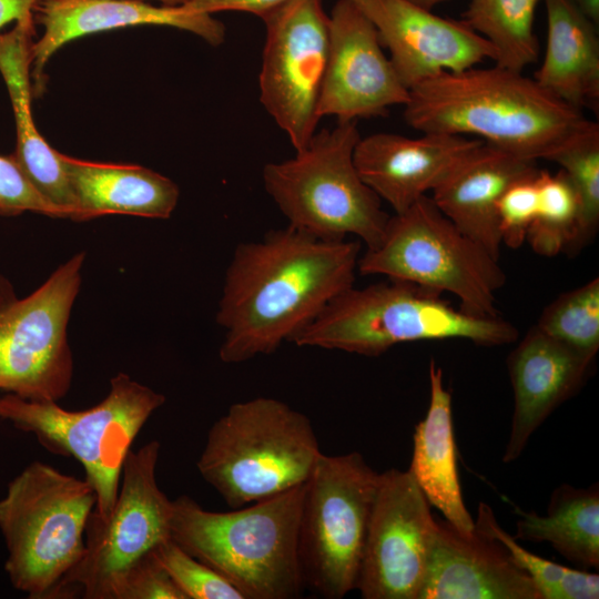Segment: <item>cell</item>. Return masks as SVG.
Here are the masks:
<instances>
[{"label": "cell", "mask_w": 599, "mask_h": 599, "mask_svg": "<svg viewBox=\"0 0 599 599\" xmlns=\"http://www.w3.org/2000/svg\"><path fill=\"white\" fill-rule=\"evenodd\" d=\"M358 240L325 241L290 225L235 247L216 322L219 356L238 364L274 353L354 286Z\"/></svg>", "instance_id": "1"}, {"label": "cell", "mask_w": 599, "mask_h": 599, "mask_svg": "<svg viewBox=\"0 0 599 599\" xmlns=\"http://www.w3.org/2000/svg\"><path fill=\"white\" fill-rule=\"evenodd\" d=\"M404 118L420 132L475 138L534 161L550 160L591 122L534 78L496 64L418 83L409 90Z\"/></svg>", "instance_id": "2"}, {"label": "cell", "mask_w": 599, "mask_h": 599, "mask_svg": "<svg viewBox=\"0 0 599 599\" xmlns=\"http://www.w3.org/2000/svg\"><path fill=\"white\" fill-rule=\"evenodd\" d=\"M305 484L236 510L216 512L191 497L172 500L171 538L245 599H293L304 581L298 527Z\"/></svg>", "instance_id": "3"}, {"label": "cell", "mask_w": 599, "mask_h": 599, "mask_svg": "<svg viewBox=\"0 0 599 599\" xmlns=\"http://www.w3.org/2000/svg\"><path fill=\"white\" fill-rule=\"evenodd\" d=\"M517 338V327L499 316L467 314L444 301L437 291L388 278L342 293L293 343L379 356L407 342L465 339L480 346H501Z\"/></svg>", "instance_id": "4"}, {"label": "cell", "mask_w": 599, "mask_h": 599, "mask_svg": "<svg viewBox=\"0 0 599 599\" xmlns=\"http://www.w3.org/2000/svg\"><path fill=\"white\" fill-rule=\"evenodd\" d=\"M322 451L309 418L286 403L255 397L211 426L197 470L232 508L298 487Z\"/></svg>", "instance_id": "5"}, {"label": "cell", "mask_w": 599, "mask_h": 599, "mask_svg": "<svg viewBox=\"0 0 599 599\" xmlns=\"http://www.w3.org/2000/svg\"><path fill=\"white\" fill-rule=\"evenodd\" d=\"M97 494L84 478L33 461L0 498V531L12 587L31 599L57 598L85 550V527Z\"/></svg>", "instance_id": "6"}, {"label": "cell", "mask_w": 599, "mask_h": 599, "mask_svg": "<svg viewBox=\"0 0 599 599\" xmlns=\"http://www.w3.org/2000/svg\"><path fill=\"white\" fill-rule=\"evenodd\" d=\"M359 139L357 121H338L294 158L264 166V187L290 226L325 241L353 235L367 250L379 243L389 215L354 164Z\"/></svg>", "instance_id": "7"}, {"label": "cell", "mask_w": 599, "mask_h": 599, "mask_svg": "<svg viewBox=\"0 0 599 599\" xmlns=\"http://www.w3.org/2000/svg\"><path fill=\"white\" fill-rule=\"evenodd\" d=\"M165 396L118 373L99 404L68 410L58 402H35L12 394L0 396V419L34 435L49 451L75 458L97 494L94 512L105 519L112 511L124 459L150 416Z\"/></svg>", "instance_id": "8"}, {"label": "cell", "mask_w": 599, "mask_h": 599, "mask_svg": "<svg viewBox=\"0 0 599 599\" xmlns=\"http://www.w3.org/2000/svg\"><path fill=\"white\" fill-rule=\"evenodd\" d=\"M357 270L412 282L459 300L474 316H499L496 293L506 274L479 243L464 234L425 195L399 214L389 216L379 243L359 256Z\"/></svg>", "instance_id": "9"}, {"label": "cell", "mask_w": 599, "mask_h": 599, "mask_svg": "<svg viewBox=\"0 0 599 599\" xmlns=\"http://www.w3.org/2000/svg\"><path fill=\"white\" fill-rule=\"evenodd\" d=\"M379 473L358 451L322 453L305 491L298 527L304 586L327 599L356 589Z\"/></svg>", "instance_id": "10"}, {"label": "cell", "mask_w": 599, "mask_h": 599, "mask_svg": "<svg viewBox=\"0 0 599 599\" xmlns=\"http://www.w3.org/2000/svg\"><path fill=\"white\" fill-rule=\"evenodd\" d=\"M84 260V252L74 254L22 298L0 274V392L35 402H59L68 394L73 376L68 323Z\"/></svg>", "instance_id": "11"}, {"label": "cell", "mask_w": 599, "mask_h": 599, "mask_svg": "<svg viewBox=\"0 0 599 599\" xmlns=\"http://www.w3.org/2000/svg\"><path fill=\"white\" fill-rule=\"evenodd\" d=\"M160 447L151 440L129 450L114 507L105 519L91 512L84 555L57 598L78 592L85 599H118L132 566L171 538L172 500L156 481Z\"/></svg>", "instance_id": "12"}, {"label": "cell", "mask_w": 599, "mask_h": 599, "mask_svg": "<svg viewBox=\"0 0 599 599\" xmlns=\"http://www.w3.org/2000/svg\"><path fill=\"white\" fill-rule=\"evenodd\" d=\"M266 39L260 99L296 152L315 134L329 49L322 0H288L262 19Z\"/></svg>", "instance_id": "13"}, {"label": "cell", "mask_w": 599, "mask_h": 599, "mask_svg": "<svg viewBox=\"0 0 599 599\" xmlns=\"http://www.w3.org/2000/svg\"><path fill=\"white\" fill-rule=\"evenodd\" d=\"M436 527L408 470L379 473L356 589L364 599H418Z\"/></svg>", "instance_id": "14"}, {"label": "cell", "mask_w": 599, "mask_h": 599, "mask_svg": "<svg viewBox=\"0 0 599 599\" xmlns=\"http://www.w3.org/2000/svg\"><path fill=\"white\" fill-rule=\"evenodd\" d=\"M328 16L329 49L319 118L357 121L405 105L409 90L386 57L369 19L351 0H337Z\"/></svg>", "instance_id": "15"}, {"label": "cell", "mask_w": 599, "mask_h": 599, "mask_svg": "<svg viewBox=\"0 0 599 599\" xmlns=\"http://www.w3.org/2000/svg\"><path fill=\"white\" fill-rule=\"evenodd\" d=\"M374 24L403 84L410 90L443 72L495 60L491 44L464 20L439 17L408 0H351Z\"/></svg>", "instance_id": "16"}, {"label": "cell", "mask_w": 599, "mask_h": 599, "mask_svg": "<svg viewBox=\"0 0 599 599\" xmlns=\"http://www.w3.org/2000/svg\"><path fill=\"white\" fill-rule=\"evenodd\" d=\"M481 143L437 132L418 138L375 133L358 140L353 159L364 183L399 214L433 192Z\"/></svg>", "instance_id": "17"}, {"label": "cell", "mask_w": 599, "mask_h": 599, "mask_svg": "<svg viewBox=\"0 0 599 599\" xmlns=\"http://www.w3.org/2000/svg\"><path fill=\"white\" fill-rule=\"evenodd\" d=\"M418 599H540L530 577L506 548L478 530L464 534L436 517Z\"/></svg>", "instance_id": "18"}, {"label": "cell", "mask_w": 599, "mask_h": 599, "mask_svg": "<svg viewBox=\"0 0 599 599\" xmlns=\"http://www.w3.org/2000/svg\"><path fill=\"white\" fill-rule=\"evenodd\" d=\"M593 361L536 325L526 333L507 358L514 412L504 463L515 461L549 415L579 390Z\"/></svg>", "instance_id": "19"}, {"label": "cell", "mask_w": 599, "mask_h": 599, "mask_svg": "<svg viewBox=\"0 0 599 599\" xmlns=\"http://www.w3.org/2000/svg\"><path fill=\"white\" fill-rule=\"evenodd\" d=\"M44 28L31 48V78L37 90L43 69L65 43L78 38L133 26H164L189 31L211 45L224 41L225 27L212 14L191 11L183 6L155 7L134 0H45L37 9Z\"/></svg>", "instance_id": "20"}, {"label": "cell", "mask_w": 599, "mask_h": 599, "mask_svg": "<svg viewBox=\"0 0 599 599\" xmlns=\"http://www.w3.org/2000/svg\"><path fill=\"white\" fill-rule=\"evenodd\" d=\"M536 162L483 142L433 191L432 200L464 234L499 260V200L514 182L538 172Z\"/></svg>", "instance_id": "21"}, {"label": "cell", "mask_w": 599, "mask_h": 599, "mask_svg": "<svg viewBox=\"0 0 599 599\" xmlns=\"http://www.w3.org/2000/svg\"><path fill=\"white\" fill-rule=\"evenodd\" d=\"M34 34L33 17L16 22L0 33V73L8 89L17 130L12 156L40 194L62 219H71L74 201L63 170L60 152L39 133L31 111V65Z\"/></svg>", "instance_id": "22"}, {"label": "cell", "mask_w": 599, "mask_h": 599, "mask_svg": "<svg viewBox=\"0 0 599 599\" xmlns=\"http://www.w3.org/2000/svg\"><path fill=\"white\" fill-rule=\"evenodd\" d=\"M74 210L73 221L106 214L169 219L180 190L169 177L135 164L92 162L60 153Z\"/></svg>", "instance_id": "23"}, {"label": "cell", "mask_w": 599, "mask_h": 599, "mask_svg": "<svg viewBox=\"0 0 599 599\" xmlns=\"http://www.w3.org/2000/svg\"><path fill=\"white\" fill-rule=\"evenodd\" d=\"M429 405L415 426L409 474L430 506L464 534L475 530V519L464 502L457 468L451 395L446 389L443 370L429 364Z\"/></svg>", "instance_id": "24"}, {"label": "cell", "mask_w": 599, "mask_h": 599, "mask_svg": "<svg viewBox=\"0 0 599 599\" xmlns=\"http://www.w3.org/2000/svg\"><path fill=\"white\" fill-rule=\"evenodd\" d=\"M547 40L535 81L569 105L598 112L599 38L597 26L570 0H544Z\"/></svg>", "instance_id": "25"}, {"label": "cell", "mask_w": 599, "mask_h": 599, "mask_svg": "<svg viewBox=\"0 0 599 599\" xmlns=\"http://www.w3.org/2000/svg\"><path fill=\"white\" fill-rule=\"evenodd\" d=\"M517 515V540L548 542L567 560L586 568H599V488L593 484L576 488L558 486L544 516L512 505Z\"/></svg>", "instance_id": "26"}, {"label": "cell", "mask_w": 599, "mask_h": 599, "mask_svg": "<svg viewBox=\"0 0 599 599\" xmlns=\"http://www.w3.org/2000/svg\"><path fill=\"white\" fill-rule=\"evenodd\" d=\"M544 0H470L464 21L495 51V64L517 72L539 55L535 14Z\"/></svg>", "instance_id": "27"}, {"label": "cell", "mask_w": 599, "mask_h": 599, "mask_svg": "<svg viewBox=\"0 0 599 599\" xmlns=\"http://www.w3.org/2000/svg\"><path fill=\"white\" fill-rule=\"evenodd\" d=\"M475 527L498 540L511 560L534 581L540 599H598L599 575L568 568L537 556L505 531L489 505L479 502Z\"/></svg>", "instance_id": "28"}, {"label": "cell", "mask_w": 599, "mask_h": 599, "mask_svg": "<svg viewBox=\"0 0 599 599\" xmlns=\"http://www.w3.org/2000/svg\"><path fill=\"white\" fill-rule=\"evenodd\" d=\"M537 213L526 236L532 251L545 257L568 253L578 229L579 200L566 173L539 170Z\"/></svg>", "instance_id": "29"}, {"label": "cell", "mask_w": 599, "mask_h": 599, "mask_svg": "<svg viewBox=\"0 0 599 599\" xmlns=\"http://www.w3.org/2000/svg\"><path fill=\"white\" fill-rule=\"evenodd\" d=\"M549 161L568 176L579 200V222L567 254H577L593 238L599 226V125H589L559 149Z\"/></svg>", "instance_id": "30"}, {"label": "cell", "mask_w": 599, "mask_h": 599, "mask_svg": "<svg viewBox=\"0 0 599 599\" xmlns=\"http://www.w3.org/2000/svg\"><path fill=\"white\" fill-rule=\"evenodd\" d=\"M536 326L591 357L599 349V280L565 292L542 311Z\"/></svg>", "instance_id": "31"}, {"label": "cell", "mask_w": 599, "mask_h": 599, "mask_svg": "<svg viewBox=\"0 0 599 599\" xmlns=\"http://www.w3.org/2000/svg\"><path fill=\"white\" fill-rule=\"evenodd\" d=\"M153 554L185 599H245L234 585L172 538L156 546Z\"/></svg>", "instance_id": "32"}, {"label": "cell", "mask_w": 599, "mask_h": 599, "mask_svg": "<svg viewBox=\"0 0 599 599\" xmlns=\"http://www.w3.org/2000/svg\"><path fill=\"white\" fill-rule=\"evenodd\" d=\"M538 172L514 182L499 200L497 213L500 237L501 242L510 248L522 245L535 220L538 203L536 184Z\"/></svg>", "instance_id": "33"}, {"label": "cell", "mask_w": 599, "mask_h": 599, "mask_svg": "<svg viewBox=\"0 0 599 599\" xmlns=\"http://www.w3.org/2000/svg\"><path fill=\"white\" fill-rule=\"evenodd\" d=\"M24 212L61 217L60 212L31 183L12 154L0 155V216H16Z\"/></svg>", "instance_id": "34"}, {"label": "cell", "mask_w": 599, "mask_h": 599, "mask_svg": "<svg viewBox=\"0 0 599 599\" xmlns=\"http://www.w3.org/2000/svg\"><path fill=\"white\" fill-rule=\"evenodd\" d=\"M118 599H185L153 550L126 573Z\"/></svg>", "instance_id": "35"}, {"label": "cell", "mask_w": 599, "mask_h": 599, "mask_svg": "<svg viewBox=\"0 0 599 599\" xmlns=\"http://www.w3.org/2000/svg\"><path fill=\"white\" fill-rule=\"evenodd\" d=\"M287 1L288 0H187L183 7L199 13L213 14L221 11H240L264 19Z\"/></svg>", "instance_id": "36"}, {"label": "cell", "mask_w": 599, "mask_h": 599, "mask_svg": "<svg viewBox=\"0 0 599 599\" xmlns=\"http://www.w3.org/2000/svg\"><path fill=\"white\" fill-rule=\"evenodd\" d=\"M39 0H0V29L12 21L33 17Z\"/></svg>", "instance_id": "37"}, {"label": "cell", "mask_w": 599, "mask_h": 599, "mask_svg": "<svg viewBox=\"0 0 599 599\" xmlns=\"http://www.w3.org/2000/svg\"><path fill=\"white\" fill-rule=\"evenodd\" d=\"M596 26L599 23V0H570Z\"/></svg>", "instance_id": "38"}, {"label": "cell", "mask_w": 599, "mask_h": 599, "mask_svg": "<svg viewBox=\"0 0 599 599\" xmlns=\"http://www.w3.org/2000/svg\"><path fill=\"white\" fill-rule=\"evenodd\" d=\"M408 1L432 10L435 6L441 2L448 1V0H408Z\"/></svg>", "instance_id": "39"}, {"label": "cell", "mask_w": 599, "mask_h": 599, "mask_svg": "<svg viewBox=\"0 0 599 599\" xmlns=\"http://www.w3.org/2000/svg\"><path fill=\"white\" fill-rule=\"evenodd\" d=\"M134 1H143V0H134ZM162 2L164 6H183L187 2V0H158Z\"/></svg>", "instance_id": "40"}, {"label": "cell", "mask_w": 599, "mask_h": 599, "mask_svg": "<svg viewBox=\"0 0 599 599\" xmlns=\"http://www.w3.org/2000/svg\"><path fill=\"white\" fill-rule=\"evenodd\" d=\"M42 1H45V0H39V2H42Z\"/></svg>", "instance_id": "41"}]
</instances>
